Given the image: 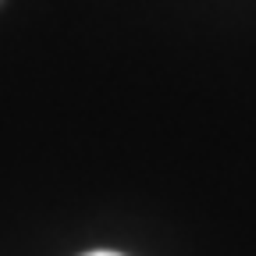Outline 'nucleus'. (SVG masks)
Masks as SVG:
<instances>
[{
    "label": "nucleus",
    "instance_id": "f257e3e1",
    "mask_svg": "<svg viewBox=\"0 0 256 256\" xmlns=\"http://www.w3.org/2000/svg\"><path fill=\"white\" fill-rule=\"evenodd\" d=\"M89 256H118V252H89Z\"/></svg>",
    "mask_w": 256,
    "mask_h": 256
}]
</instances>
